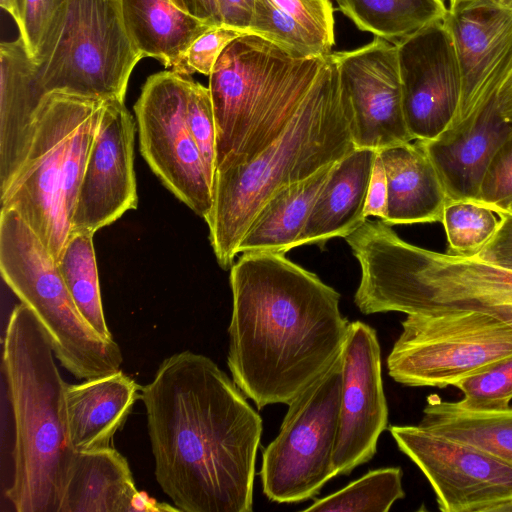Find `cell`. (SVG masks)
I'll return each instance as SVG.
<instances>
[{
    "instance_id": "cell-11",
    "label": "cell",
    "mask_w": 512,
    "mask_h": 512,
    "mask_svg": "<svg viewBox=\"0 0 512 512\" xmlns=\"http://www.w3.org/2000/svg\"><path fill=\"white\" fill-rule=\"evenodd\" d=\"M191 78L172 70L151 75L134 105L140 152L180 201L204 220L212 208V184L187 122Z\"/></svg>"
},
{
    "instance_id": "cell-31",
    "label": "cell",
    "mask_w": 512,
    "mask_h": 512,
    "mask_svg": "<svg viewBox=\"0 0 512 512\" xmlns=\"http://www.w3.org/2000/svg\"><path fill=\"white\" fill-rule=\"evenodd\" d=\"M260 36L286 51L301 57L332 53L320 38L282 11L273 0H255L248 32Z\"/></svg>"
},
{
    "instance_id": "cell-9",
    "label": "cell",
    "mask_w": 512,
    "mask_h": 512,
    "mask_svg": "<svg viewBox=\"0 0 512 512\" xmlns=\"http://www.w3.org/2000/svg\"><path fill=\"white\" fill-rule=\"evenodd\" d=\"M341 355L289 404L276 438L264 448L260 477L272 502L317 496L335 477L333 453L339 425Z\"/></svg>"
},
{
    "instance_id": "cell-48",
    "label": "cell",
    "mask_w": 512,
    "mask_h": 512,
    "mask_svg": "<svg viewBox=\"0 0 512 512\" xmlns=\"http://www.w3.org/2000/svg\"><path fill=\"white\" fill-rule=\"evenodd\" d=\"M176 4V0H172ZM177 5V4H176Z\"/></svg>"
},
{
    "instance_id": "cell-24",
    "label": "cell",
    "mask_w": 512,
    "mask_h": 512,
    "mask_svg": "<svg viewBox=\"0 0 512 512\" xmlns=\"http://www.w3.org/2000/svg\"><path fill=\"white\" fill-rule=\"evenodd\" d=\"M126 31L144 57L176 71L193 43L211 25L190 15L172 0H119Z\"/></svg>"
},
{
    "instance_id": "cell-17",
    "label": "cell",
    "mask_w": 512,
    "mask_h": 512,
    "mask_svg": "<svg viewBox=\"0 0 512 512\" xmlns=\"http://www.w3.org/2000/svg\"><path fill=\"white\" fill-rule=\"evenodd\" d=\"M443 22L452 37L462 78L461 102L452 128L468 119L512 69V10L491 0L459 2L450 5Z\"/></svg>"
},
{
    "instance_id": "cell-29",
    "label": "cell",
    "mask_w": 512,
    "mask_h": 512,
    "mask_svg": "<svg viewBox=\"0 0 512 512\" xmlns=\"http://www.w3.org/2000/svg\"><path fill=\"white\" fill-rule=\"evenodd\" d=\"M402 476L400 467L371 470L333 494L315 500L303 511L387 512L405 497Z\"/></svg>"
},
{
    "instance_id": "cell-14",
    "label": "cell",
    "mask_w": 512,
    "mask_h": 512,
    "mask_svg": "<svg viewBox=\"0 0 512 512\" xmlns=\"http://www.w3.org/2000/svg\"><path fill=\"white\" fill-rule=\"evenodd\" d=\"M341 359L339 425L333 453L335 476L349 475L370 461L381 433L388 428L376 330L361 321L350 322Z\"/></svg>"
},
{
    "instance_id": "cell-28",
    "label": "cell",
    "mask_w": 512,
    "mask_h": 512,
    "mask_svg": "<svg viewBox=\"0 0 512 512\" xmlns=\"http://www.w3.org/2000/svg\"><path fill=\"white\" fill-rule=\"evenodd\" d=\"M93 235L87 231H70L57 264L81 315L100 337L113 341L101 300Z\"/></svg>"
},
{
    "instance_id": "cell-8",
    "label": "cell",
    "mask_w": 512,
    "mask_h": 512,
    "mask_svg": "<svg viewBox=\"0 0 512 512\" xmlns=\"http://www.w3.org/2000/svg\"><path fill=\"white\" fill-rule=\"evenodd\" d=\"M143 58L123 23L119 0H68L62 22L39 64L44 95L65 92L124 101Z\"/></svg>"
},
{
    "instance_id": "cell-40",
    "label": "cell",
    "mask_w": 512,
    "mask_h": 512,
    "mask_svg": "<svg viewBox=\"0 0 512 512\" xmlns=\"http://www.w3.org/2000/svg\"><path fill=\"white\" fill-rule=\"evenodd\" d=\"M221 25L247 33L255 0H217Z\"/></svg>"
},
{
    "instance_id": "cell-42",
    "label": "cell",
    "mask_w": 512,
    "mask_h": 512,
    "mask_svg": "<svg viewBox=\"0 0 512 512\" xmlns=\"http://www.w3.org/2000/svg\"><path fill=\"white\" fill-rule=\"evenodd\" d=\"M497 106L501 116L507 122L512 123V69L498 90Z\"/></svg>"
},
{
    "instance_id": "cell-36",
    "label": "cell",
    "mask_w": 512,
    "mask_h": 512,
    "mask_svg": "<svg viewBox=\"0 0 512 512\" xmlns=\"http://www.w3.org/2000/svg\"><path fill=\"white\" fill-rule=\"evenodd\" d=\"M242 34L244 33L224 25L210 27L193 41L174 72L188 76L198 72L210 76L225 47Z\"/></svg>"
},
{
    "instance_id": "cell-37",
    "label": "cell",
    "mask_w": 512,
    "mask_h": 512,
    "mask_svg": "<svg viewBox=\"0 0 512 512\" xmlns=\"http://www.w3.org/2000/svg\"><path fill=\"white\" fill-rule=\"evenodd\" d=\"M286 14L333 48L334 9L330 0H273Z\"/></svg>"
},
{
    "instance_id": "cell-2",
    "label": "cell",
    "mask_w": 512,
    "mask_h": 512,
    "mask_svg": "<svg viewBox=\"0 0 512 512\" xmlns=\"http://www.w3.org/2000/svg\"><path fill=\"white\" fill-rule=\"evenodd\" d=\"M227 365L257 408L289 404L341 355L340 294L285 254L246 253L230 271Z\"/></svg>"
},
{
    "instance_id": "cell-4",
    "label": "cell",
    "mask_w": 512,
    "mask_h": 512,
    "mask_svg": "<svg viewBox=\"0 0 512 512\" xmlns=\"http://www.w3.org/2000/svg\"><path fill=\"white\" fill-rule=\"evenodd\" d=\"M55 358L45 330L20 302L10 314L2 354L14 425L6 497L16 512H59L76 454L66 421L67 383Z\"/></svg>"
},
{
    "instance_id": "cell-45",
    "label": "cell",
    "mask_w": 512,
    "mask_h": 512,
    "mask_svg": "<svg viewBox=\"0 0 512 512\" xmlns=\"http://www.w3.org/2000/svg\"><path fill=\"white\" fill-rule=\"evenodd\" d=\"M492 2L512 10V0H491Z\"/></svg>"
},
{
    "instance_id": "cell-38",
    "label": "cell",
    "mask_w": 512,
    "mask_h": 512,
    "mask_svg": "<svg viewBox=\"0 0 512 512\" xmlns=\"http://www.w3.org/2000/svg\"><path fill=\"white\" fill-rule=\"evenodd\" d=\"M497 215L500 223L496 233L475 257L512 269V214L504 212Z\"/></svg>"
},
{
    "instance_id": "cell-26",
    "label": "cell",
    "mask_w": 512,
    "mask_h": 512,
    "mask_svg": "<svg viewBox=\"0 0 512 512\" xmlns=\"http://www.w3.org/2000/svg\"><path fill=\"white\" fill-rule=\"evenodd\" d=\"M421 427L485 452L512 464V406L478 410L458 401L430 395L423 409Z\"/></svg>"
},
{
    "instance_id": "cell-22",
    "label": "cell",
    "mask_w": 512,
    "mask_h": 512,
    "mask_svg": "<svg viewBox=\"0 0 512 512\" xmlns=\"http://www.w3.org/2000/svg\"><path fill=\"white\" fill-rule=\"evenodd\" d=\"M165 510L136 489L126 458L112 447L76 452L59 512Z\"/></svg>"
},
{
    "instance_id": "cell-39",
    "label": "cell",
    "mask_w": 512,
    "mask_h": 512,
    "mask_svg": "<svg viewBox=\"0 0 512 512\" xmlns=\"http://www.w3.org/2000/svg\"><path fill=\"white\" fill-rule=\"evenodd\" d=\"M387 181L383 162L377 152L372 175L369 183L365 215L379 217L382 221L386 217Z\"/></svg>"
},
{
    "instance_id": "cell-27",
    "label": "cell",
    "mask_w": 512,
    "mask_h": 512,
    "mask_svg": "<svg viewBox=\"0 0 512 512\" xmlns=\"http://www.w3.org/2000/svg\"><path fill=\"white\" fill-rule=\"evenodd\" d=\"M337 9L356 27L392 41L442 21L447 13L443 0H335Z\"/></svg>"
},
{
    "instance_id": "cell-3",
    "label": "cell",
    "mask_w": 512,
    "mask_h": 512,
    "mask_svg": "<svg viewBox=\"0 0 512 512\" xmlns=\"http://www.w3.org/2000/svg\"><path fill=\"white\" fill-rule=\"evenodd\" d=\"M350 105L332 57L283 132L252 160L218 168L205 219L219 265L231 268L256 214L280 188L334 164L355 147Z\"/></svg>"
},
{
    "instance_id": "cell-21",
    "label": "cell",
    "mask_w": 512,
    "mask_h": 512,
    "mask_svg": "<svg viewBox=\"0 0 512 512\" xmlns=\"http://www.w3.org/2000/svg\"><path fill=\"white\" fill-rule=\"evenodd\" d=\"M139 397V385L121 369L79 384H67L66 421L74 450L88 452L111 447V440Z\"/></svg>"
},
{
    "instance_id": "cell-41",
    "label": "cell",
    "mask_w": 512,
    "mask_h": 512,
    "mask_svg": "<svg viewBox=\"0 0 512 512\" xmlns=\"http://www.w3.org/2000/svg\"><path fill=\"white\" fill-rule=\"evenodd\" d=\"M178 7L211 25H221L217 0H176Z\"/></svg>"
},
{
    "instance_id": "cell-20",
    "label": "cell",
    "mask_w": 512,
    "mask_h": 512,
    "mask_svg": "<svg viewBox=\"0 0 512 512\" xmlns=\"http://www.w3.org/2000/svg\"><path fill=\"white\" fill-rule=\"evenodd\" d=\"M376 150L354 148L337 161L320 191L296 246L345 238L367 221L365 207Z\"/></svg>"
},
{
    "instance_id": "cell-34",
    "label": "cell",
    "mask_w": 512,
    "mask_h": 512,
    "mask_svg": "<svg viewBox=\"0 0 512 512\" xmlns=\"http://www.w3.org/2000/svg\"><path fill=\"white\" fill-rule=\"evenodd\" d=\"M187 122L212 184L217 155V132L213 104L209 88L192 79L187 97Z\"/></svg>"
},
{
    "instance_id": "cell-7",
    "label": "cell",
    "mask_w": 512,
    "mask_h": 512,
    "mask_svg": "<svg viewBox=\"0 0 512 512\" xmlns=\"http://www.w3.org/2000/svg\"><path fill=\"white\" fill-rule=\"evenodd\" d=\"M387 357L389 376L411 387L445 388L512 356V324L483 309L407 314Z\"/></svg>"
},
{
    "instance_id": "cell-23",
    "label": "cell",
    "mask_w": 512,
    "mask_h": 512,
    "mask_svg": "<svg viewBox=\"0 0 512 512\" xmlns=\"http://www.w3.org/2000/svg\"><path fill=\"white\" fill-rule=\"evenodd\" d=\"M379 152L387 181L389 225L441 222L448 196L429 156L415 140Z\"/></svg>"
},
{
    "instance_id": "cell-43",
    "label": "cell",
    "mask_w": 512,
    "mask_h": 512,
    "mask_svg": "<svg viewBox=\"0 0 512 512\" xmlns=\"http://www.w3.org/2000/svg\"><path fill=\"white\" fill-rule=\"evenodd\" d=\"M1 7L14 19L17 26L21 23L24 0H0Z\"/></svg>"
},
{
    "instance_id": "cell-35",
    "label": "cell",
    "mask_w": 512,
    "mask_h": 512,
    "mask_svg": "<svg viewBox=\"0 0 512 512\" xmlns=\"http://www.w3.org/2000/svg\"><path fill=\"white\" fill-rule=\"evenodd\" d=\"M478 201L496 214L507 211L512 201V133L493 156L484 175Z\"/></svg>"
},
{
    "instance_id": "cell-18",
    "label": "cell",
    "mask_w": 512,
    "mask_h": 512,
    "mask_svg": "<svg viewBox=\"0 0 512 512\" xmlns=\"http://www.w3.org/2000/svg\"><path fill=\"white\" fill-rule=\"evenodd\" d=\"M497 93L488 96L468 119L437 138L416 140L435 166L449 200H479L486 170L512 133V123L499 113Z\"/></svg>"
},
{
    "instance_id": "cell-13",
    "label": "cell",
    "mask_w": 512,
    "mask_h": 512,
    "mask_svg": "<svg viewBox=\"0 0 512 512\" xmlns=\"http://www.w3.org/2000/svg\"><path fill=\"white\" fill-rule=\"evenodd\" d=\"M403 112L413 140H433L453 125L462 93L460 66L443 20L395 42Z\"/></svg>"
},
{
    "instance_id": "cell-44",
    "label": "cell",
    "mask_w": 512,
    "mask_h": 512,
    "mask_svg": "<svg viewBox=\"0 0 512 512\" xmlns=\"http://www.w3.org/2000/svg\"><path fill=\"white\" fill-rule=\"evenodd\" d=\"M482 309L488 310L512 324V305L482 308Z\"/></svg>"
},
{
    "instance_id": "cell-19",
    "label": "cell",
    "mask_w": 512,
    "mask_h": 512,
    "mask_svg": "<svg viewBox=\"0 0 512 512\" xmlns=\"http://www.w3.org/2000/svg\"><path fill=\"white\" fill-rule=\"evenodd\" d=\"M0 195L22 167L34 135L38 107L45 96L39 64L19 36L0 46Z\"/></svg>"
},
{
    "instance_id": "cell-47",
    "label": "cell",
    "mask_w": 512,
    "mask_h": 512,
    "mask_svg": "<svg viewBox=\"0 0 512 512\" xmlns=\"http://www.w3.org/2000/svg\"><path fill=\"white\" fill-rule=\"evenodd\" d=\"M506 212H508V213H511V214H512V201H511L510 205L508 206V209H507V211H506Z\"/></svg>"
},
{
    "instance_id": "cell-1",
    "label": "cell",
    "mask_w": 512,
    "mask_h": 512,
    "mask_svg": "<svg viewBox=\"0 0 512 512\" xmlns=\"http://www.w3.org/2000/svg\"><path fill=\"white\" fill-rule=\"evenodd\" d=\"M155 477L178 511L251 512L262 418L233 379L191 351L141 390Z\"/></svg>"
},
{
    "instance_id": "cell-30",
    "label": "cell",
    "mask_w": 512,
    "mask_h": 512,
    "mask_svg": "<svg viewBox=\"0 0 512 512\" xmlns=\"http://www.w3.org/2000/svg\"><path fill=\"white\" fill-rule=\"evenodd\" d=\"M449 254L475 257L496 233L500 218L476 200H448L441 219Z\"/></svg>"
},
{
    "instance_id": "cell-5",
    "label": "cell",
    "mask_w": 512,
    "mask_h": 512,
    "mask_svg": "<svg viewBox=\"0 0 512 512\" xmlns=\"http://www.w3.org/2000/svg\"><path fill=\"white\" fill-rule=\"evenodd\" d=\"M327 55L301 57L255 34L231 41L209 76L216 122V169L246 163L294 117Z\"/></svg>"
},
{
    "instance_id": "cell-6",
    "label": "cell",
    "mask_w": 512,
    "mask_h": 512,
    "mask_svg": "<svg viewBox=\"0 0 512 512\" xmlns=\"http://www.w3.org/2000/svg\"><path fill=\"white\" fill-rule=\"evenodd\" d=\"M0 270L21 303L45 330L56 359L76 379L87 380L120 370L115 340L100 337L81 315L56 260L23 218L1 208Z\"/></svg>"
},
{
    "instance_id": "cell-33",
    "label": "cell",
    "mask_w": 512,
    "mask_h": 512,
    "mask_svg": "<svg viewBox=\"0 0 512 512\" xmlns=\"http://www.w3.org/2000/svg\"><path fill=\"white\" fill-rule=\"evenodd\" d=\"M68 0H24L20 37L29 55L39 63L64 17Z\"/></svg>"
},
{
    "instance_id": "cell-46",
    "label": "cell",
    "mask_w": 512,
    "mask_h": 512,
    "mask_svg": "<svg viewBox=\"0 0 512 512\" xmlns=\"http://www.w3.org/2000/svg\"><path fill=\"white\" fill-rule=\"evenodd\" d=\"M465 1H474V0H450V5L459 3V2H465Z\"/></svg>"
},
{
    "instance_id": "cell-16",
    "label": "cell",
    "mask_w": 512,
    "mask_h": 512,
    "mask_svg": "<svg viewBox=\"0 0 512 512\" xmlns=\"http://www.w3.org/2000/svg\"><path fill=\"white\" fill-rule=\"evenodd\" d=\"M136 125L124 101H106L78 190L70 231L95 233L137 208Z\"/></svg>"
},
{
    "instance_id": "cell-12",
    "label": "cell",
    "mask_w": 512,
    "mask_h": 512,
    "mask_svg": "<svg viewBox=\"0 0 512 512\" xmlns=\"http://www.w3.org/2000/svg\"><path fill=\"white\" fill-rule=\"evenodd\" d=\"M388 428L429 481L440 511L512 512V464L419 424Z\"/></svg>"
},
{
    "instance_id": "cell-15",
    "label": "cell",
    "mask_w": 512,
    "mask_h": 512,
    "mask_svg": "<svg viewBox=\"0 0 512 512\" xmlns=\"http://www.w3.org/2000/svg\"><path fill=\"white\" fill-rule=\"evenodd\" d=\"M349 100L356 148L376 151L411 142L406 125L395 43L375 39L354 50L332 52Z\"/></svg>"
},
{
    "instance_id": "cell-32",
    "label": "cell",
    "mask_w": 512,
    "mask_h": 512,
    "mask_svg": "<svg viewBox=\"0 0 512 512\" xmlns=\"http://www.w3.org/2000/svg\"><path fill=\"white\" fill-rule=\"evenodd\" d=\"M464 397L458 402L478 410L503 409L512 400V356L458 382Z\"/></svg>"
},
{
    "instance_id": "cell-25",
    "label": "cell",
    "mask_w": 512,
    "mask_h": 512,
    "mask_svg": "<svg viewBox=\"0 0 512 512\" xmlns=\"http://www.w3.org/2000/svg\"><path fill=\"white\" fill-rule=\"evenodd\" d=\"M334 164L277 190L249 225L240 241L238 253L285 254L295 248Z\"/></svg>"
},
{
    "instance_id": "cell-10",
    "label": "cell",
    "mask_w": 512,
    "mask_h": 512,
    "mask_svg": "<svg viewBox=\"0 0 512 512\" xmlns=\"http://www.w3.org/2000/svg\"><path fill=\"white\" fill-rule=\"evenodd\" d=\"M46 94L36 112L34 135L22 167L0 195L1 207L15 210L59 261L70 234L64 204L65 155L83 98Z\"/></svg>"
}]
</instances>
